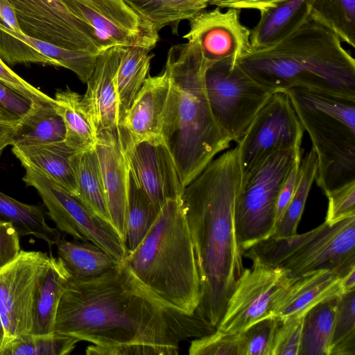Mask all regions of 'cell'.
<instances>
[{
  "instance_id": "obj_26",
  "label": "cell",
  "mask_w": 355,
  "mask_h": 355,
  "mask_svg": "<svg viewBox=\"0 0 355 355\" xmlns=\"http://www.w3.org/2000/svg\"><path fill=\"white\" fill-rule=\"evenodd\" d=\"M55 245L58 257L62 260L70 277L75 279L83 280L100 276L120 262L89 241H67L61 237Z\"/></svg>"
},
{
  "instance_id": "obj_48",
  "label": "cell",
  "mask_w": 355,
  "mask_h": 355,
  "mask_svg": "<svg viewBox=\"0 0 355 355\" xmlns=\"http://www.w3.org/2000/svg\"><path fill=\"white\" fill-rule=\"evenodd\" d=\"M285 0H207L209 4L222 8L251 9L259 12L273 8Z\"/></svg>"
},
{
  "instance_id": "obj_22",
  "label": "cell",
  "mask_w": 355,
  "mask_h": 355,
  "mask_svg": "<svg viewBox=\"0 0 355 355\" xmlns=\"http://www.w3.org/2000/svg\"><path fill=\"white\" fill-rule=\"evenodd\" d=\"M313 0H285L260 12V19L250 30L252 49L271 46L291 34L310 19Z\"/></svg>"
},
{
  "instance_id": "obj_6",
  "label": "cell",
  "mask_w": 355,
  "mask_h": 355,
  "mask_svg": "<svg viewBox=\"0 0 355 355\" xmlns=\"http://www.w3.org/2000/svg\"><path fill=\"white\" fill-rule=\"evenodd\" d=\"M284 92L312 142L325 195L355 181V100L303 88Z\"/></svg>"
},
{
  "instance_id": "obj_45",
  "label": "cell",
  "mask_w": 355,
  "mask_h": 355,
  "mask_svg": "<svg viewBox=\"0 0 355 355\" xmlns=\"http://www.w3.org/2000/svg\"><path fill=\"white\" fill-rule=\"evenodd\" d=\"M21 251L19 235L14 226L0 222V269L14 261Z\"/></svg>"
},
{
  "instance_id": "obj_2",
  "label": "cell",
  "mask_w": 355,
  "mask_h": 355,
  "mask_svg": "<svg viewBox=\"0 0 355 355\" xmlns=\"http://www.w3.org/2000/svg\"><path fill=\"white\" fill-rule=\"evenodd\" d=\"M243 175L236 145L213 159L182 196L200 282L196 313L215 329L244 269L234 224Z\"/></svg>"
},
{
  "instance_id": "obj_25",
  "label": "cell",
  "mask_w": 355,
  "mask_h": 355,
  "mask_svg": "<svg viewBox=\"0 0 355 355\" xmlns=\"http://www.w3.org/2000/svg\"><path fill=\"white\" fill-rule=\"evenodd\" d=\"M65 125L55 101L35 100L12 134L13 145L43 144L64 141Z\"/></svg>"
},
{
  "instance_id": "obj_7",
  "label": "cell",
  "mask_w": 355,
  "mask_h": 355,
  "mask_svg": "<svg viewBox=\"0 0 355 355\" xmlns=\"http://www.w3.org/2000/svg\"><path fill=\"white\" fill-rule=\"evenodd\" d=\"M243 255L281 268L288 278L327 269L343 279L355 268V215L332 224L324 221L306 233L268 238L248 248Z\"/></svg>"
},
{
  "instance_id": "obj_41",
  "label": "cell",
  "mask_w": 355,
  "mask_h": 355,
  "mask_svg": "<svg viewBox=\"0 0 355 355\" xmlns=\"http://www.w3.org/2000/svg\"><path fill=\"white\" fill-rule=\"evenodd\" d=\"M302 317H293L282 320L274 341L272 355H300Z\"/></svg>"
},
{
  "instance_id": "obj_31",
  "label": "cell",
  "mask_w": 355,
  "mask_h": 355,
  "mask_svg": "<svg viewBox=\"0 0 355 355\" xmlns=\"http://www.w3.org/2000/svg\"><path fill=\"white\" fill-rule=\"evenodd\" d=\"M337 298L324 300L305 313L300 355H330Z\"/></svg>"
},
{
  "instance_id": "obj_34",
  "label": "cell",
  "mask_w": 355,
  "mask_h": 355,
  "mask_svg": "<svg viewBox=\"0 0 355 355\" xmlns=\"http://www.w3.org/2000/svg\"><path fill=\"white\" fill-rule=\"evenodd\" d=\"M318 170L316 154L312 148L301 159L298 182L288 205L276 224L270 238L282 239L295 235L306 199L315 180Z\"/></svg>"
},
{
  "instance_id": "obj_35",
  "label": "cell",
  "mask_w": 355,
  "mask_h": 355,
  "mask_svg": "<svg viewBox=\"0 0 355 355\" xmlns=\"http://www.w3.org/2000/svg\"><path fill=\"white\" fill-rule=\"evenodd\" d=\"M310 19L331 30L342 42L355 47V0H313Z\"/></svg>"
},
{
  "instance_id": "obj_12",
  "label": "cell",
  "mask_w": 355,
  "mask_h": 355,
  "mask_svg": "<svg viewBox=\"0 0 355 355\" xmlns=\"http://www.w3.org/2000/svg\"><path fill=\"white\" fill-rule=\"evenodd\" d=\"M304 131L286 93L273 92L236 143L243 173L275 152L301 148Z\"/></svg>"
},
{
  "instance_id": "obj_33",
  "label": "cell",
  "mask_w": 355,
  "mask_h": 355,
  "mask_svg": "<svg viewBox=\"0 0 355 355\" xmlns=\"http://www.w3.org/2000/svg\"><path fill=\"white\" fill-rule=\"evenodd\" d=\"M159 211L148 196L139 187L128 166L126 231L124 239L127 254L132 252L143 240Z\"/></svg>"
},
{
  "instance_id": "obj_30",
  "label": "cell",
  "mask_w": 355,
  "mask_h": 355,
  "mask_svg": "<svg viewBox=\"0 0 355 355\" xmlns=\"http://www.w3.org/2000/svg\"><path fill=\"white\" fill-rule=\"evenodd\" d=\"M0 222L11 223L19 236H34L50 247L61 239L59 230L47 224L41 207L23 203L1 191Z\"/></svg>"
},
{
  "instance_id": "obj_24",
  "label": "cell",
  "mask_w": 355,
  "mask_h": 355,
  "mask_svg": "<svg viewBox=\"0 0 355 355\" xmlns=\"http://www.w3.org/2000/svg\"><path fill=\"white\" fill-rule=\"evenodd\" d=\"M69 279L62 260L50 256L36 291L32 326L28 334L45 336L54 333L58 304Z\"/></svg>"
},
{
  "instance_id": "obj_3",
  "label": "cell",
  "mask_w": 355,
  "mask_h": 355,
  "mask_svg": "<svg viewBox=\"0 0 355 355\" xmlns=\"http://www.w3.org/2000/svg\"><path fill=\"white\" fill-rule=\"evenodd\" d=\"M342 43L309 19L282 40L252 49L236 64L274 92L303 88L355 100V60Z\"/></svg>"
},
{
  "instance_id": "obj_14",
  "label": "cell",
  "mask_w": 355,
  "mask_h": 355,
  "mask_svg": "<svg viewBox=\"0 0 355 355\" xmlns=\"http://www.w3.org/2000/svg\"><path fill=\"white\" fill-rule=\"evenodd\" d=\"M74 15L90 25L105 49L139 46L152 50L158 31L123 0H62Z\"/></svg>"
},
{
  "instance_id": "obj_49",
  "label": "cell",
  "mask_w": 355,
  "mask_h": 355,
  "mask_svg": "<svg viewBox=\"0 0 355 355\" xmlns=\"http://www.w3.org/2000/svg\"><path fill=\"white\" fill-rule=\"evenodd\" d=\"M0 19L9 28L21 33L15 10L8 0H0Z\"/></svg>"
},
{
  "instance_id": "obj_29",
  "label": "cell",
  "mask_w": 355,
  "mask_h": 355,
  "mask_svg": "<svg viewBox=\"0 0 355 355\" xmlns=\"http://www.w3.org/2000/svg\"><path fill=\"white\" fill-rule=\"evenodd\" d=\"M150 49L139 46H125L116 73L119 101V123L132 105L149 75L153 55Z\"/></svg>"
},
{
  "instance_id": "obj_51",
  "label": "cell",
  "mask_w": 355,
  "mask_h": 355,
  "mask_svg": "<svg viewBox=\"0 0 355 355\" xmlns=\"http://www.w3.org/2000/svg\"><path fill=\"white\" fill-rule=\"evenodd\" d=\"M343 284L345 293L355 290V268L343 278Z\"/></svg>"
},
{
  "instance_id": "obj_4",
  "label": "cell",
  "mask_w": 355,
  "mask_h": 355,
  "mask_svg": "<svg viewBox=\"0 0 355 355\" xmlns=\"http://www.w3.org/2000/svg\"><path fill=\"white\" fill-rule=\"evenodd\" d=\"M207 69L191 44L169 49L164 70L171 88L160 135L174 159L184 188L232 141L211 110L205 83Z\"/></svg>"
},
{
  "instance_id": "obj_11",
  "label": "cell",
  "mask_w": 355,
  "mask_h": 355,
  "mask_svg": "<svg viewBox=\"0 0 355 355\" xmlns=\"http://www.w3.org/2000/svg\"><path fill=\"white\" fill-rule=\"evenodd\" d=\"M21 32L59 47L98 55L105 47L95 30L72 14L62 0H8Z\"/></svg>"
},
{
  "instance_id": "obj_21",
  "label": "cell",
  "mask_w": 355,
  "mask_h": 355,
  "mask_svg": "<svg viewBox=\"0 0 355 355\" xmlns=\"http://www.w3.org/2000/svg\"><path fill=\"white\" fill-rule=\"evenodd\" d=\"M98 155L112 223L123 241L126 231V205L128 164L119 143L118 132L97 135Z\"/></svg>"
},
{
  "instance_id": "obj_28",
  "label": "cell",
  "mask_w": 355,
  "mask_h": 355,
  "mask_svg": "<svg viewBox=\"0 0 355 355\" xmlns=\"http://www.w3.org/2000/svg\"><path fill=\"white\" fill-rule=\"evenodd\" d=\"M71 164L77 183L75 196L101 217L111 222L95 147L76 151L71 157Z\"/></svg>"
},
{
  "instance_id": "obj_17",
  "label": "cell",
  "mask_w": 355,
  "mask_h": 355,
  "mask_svg": "<svg viewBox=\"0 0 355 355\" xmlns=\"http://www.w3.org/2000/svg\"><path fill=\"white\" fill-rule=\"evenodd\" d=\"M123 153L138 184L159 210L166 200L182 197L184 188L162 137L137 142Z\"/></svg>"
},
{
  "instance_id": "obj_5",
  "label": "cell",
  "mask_w": 355,
  "mask_h": 355,
  "mask_svg": "<svg viewBox=\"0 0 355 355\" xmlns=\"http://www.w3.org/2000/svg\"><path fill=\"white\" fill-rule=\"evenodd\" d=\"M123 261L165 307L182 315L196 313L200 282L182 197L166 201L143 240Z\"/></svg>"
},
{
  "instance_id": "obj_50",
  "label": "cell",
  "mask_w": 355,
  "mask_h": 355,
  "mask_svg": "<svg viewBox=\"0 0 355 355\" xmlns=\"http://www.w3.org/2000/svg\"><path fill=\"white\" fill-rule=\"evenodd\" d=\"M0 119V156L3 150L12 144V134L17 122Z\"/></svg>"
},
{
  "instance_id": "obj_46",
  "label": "cell",
  "mask_w": 355,
  "mask_h": 355,
  "mask_svg": "<svg viewBox=\"0 0 355 355\" xmlns=\"http://www.w3.org/2000/svg\"><path fill=\"white\" fill-rule=\"evenodd\" d=\"M0 80L33 101L35 100L53 101V98L35 88L15 73L0 58Z\"/></svg>"
},
{
  "instance_id": "obj_8",
  "label": "cell",
  "mask_w": 355,
  "mask_h": 355,
  "mask_svg": "<svg viewBox=\"0 0 355 355\" xmlns=\"http://www.w3.org/2000/svg\"><path fill=\"white\" fill-rule=\"evenodd\" d=\"M302 154L301 148L279 150L243 173L234 206L236 234L243 254L273 234L280 189Z\"/></svg>"
},
{
  "instance_id": "obj_19",
  "label": "cell",
  "mask_w": 355,
  "mask_h": 355,
  "mask_svg": "<svg viewBox=\"0 0 355 355\" xmlns=\"http://www.w3.org/2000/svg\"><path fill=\"white\" fill-rule=\"evenodd\" d=\"M124 47L113 46L100 51L87 82V91L82 99L92 119L97 135L118 132L116 73Z\"/></svg>"
},
{
  "instance_id": "obj_16",
  "label": "cell",
  "mask_w": 355,
  "mask_h": 355,
  "mask_svg": "<svg viewBox=\"0 0 355 355\" xmlns=\"http://www.w3.org/2000/svg\"><path fill=\"white\" fill-rule=\"evenodd\" d=\"M241 10L216 7L202 10L191 18L189 31L183 36L199 52L208 69L231 60L234 64L252 49L250 30L240 19Z\"/></svg>"
},
{
  "instance_id": "obj_32",
  "label": "cell",
  "mask_w": 355,
  "mask_h": 355,
  "mask_svg": "<svg viewBox=\"0 0 355 355\" xmlns=\"http://www.w3.org/2000/svg\"><path fill=\"white\" fill-rule=\"evenodd\" d=\"M159 31L165 26L177 33L178 24L189 20L209 5L207 0H123Z\"/></svg>"
},
{
  "instance_id": "obj_36",
  "label": "cell",
  "mask_w": 355,
  "mask_h": 355,
  "mask_svg": "<svg viewBox=\"0 0 355 355\" xmlns=\"http://www.w3.org/2000/svg\"><path fill=\"white\" fill-rule=\"evenodd\" d=\"M6 27L11 35L52 59L59 67L72 71L83 83L87 82L94 70L97 55L87 51L63 49L15 32L6 26Z\"/></svg>"
},
{
  "instance_id": "obj_37",
  "label": "cell",
  "mask_w": 355,
  "mask_h": 355,
  "mask_svg": "<svg viewBox=\"0 0 355 355\" xmlns=\"http://www.w3.org/2000/svg\"><path fill=\"white\" fill-rule=\"evenodd\" d=\"M79 341L76 337L55 332L45 336L25 334L9 341L0 355H67Z\"/></svg>"
},
{
  "instance_id": "obj_18",
  "label": "cell",
  "mask_w": 355,
  "mask_h": 355,
  "mask_svg": "<svg viewBox=\"0 0 355 355\" xmlns=\"http://www.w3.org/2000/svg\"><path fill=\"white\" fill-rule=\"evenodd\" d=\"M171 83L167 72L148 76L132 105L118 125L123 152L141 141L161 137Z\"/></svg>"
},
{
  "instance_id": "obj_53",
  "label": "cell",
  "mask_w": 355,
  "mask_h": 355,
  "mask_svg": "<svg viewBox=\"0 0 355 355\" xmlns=\"http://www.w3.org/2000/svg\"><path fill=\"white\" fill-rule=\"evenodd\" d=\"M0 119L8 120V121H17L19 119H15L11 114L8 113L3 109L0 107Z\"/></svg>"
},
{
  "instance_id": "obj_10",
  "label": "cell",
  "mask_w": 355,
  "mask_h": 355,
  "mask_svg": "<svg viewBox=\"0 0 355 355\" xmlns=\"http://www.w3.org/2000/svg\"><path fill=\"white\" fill-rule=\"evenodd\" d=\"M205 83L216 121L232 141L236 143L274 92L254 80L231 60L209 67Z\"/></svg>"
},
{
  "instance_id": "obj_23",
  "label": "cell",
  "mask_w": 355,
  "mask_h": 355,
  "mask_svg": "<svg viewBox=\"0 0 355 355\" xmlns=\"http://www.w3.org/2000/svg\"><path fill=\"white\" fill-rule=\"evenodd\" d=\"M12 151L21 164L40 168L69 192L76 194L77 183L71 157L78 150L64 140L43 144L13 145Z\"/></svg>"
},
{
  "instance_id": "obj_9",
  "label": "cell",
  "mask_w": 355,
  "mask_h": 355,
  "mask_svg": "<svg viewBox=\"0 0 355 355\" xmlns=\"http://www.w3.org/2000/svg\"><path fill=\"white\" fill-rule=\"evenodd\" d=\"M21 165L26 171L22 180L37 191L59 231L75 240L98 245L119 261L125 259L124 241L110 221L101 217L40 168L28 164Z\"/></svg>"
},
{
  "instance_id": "obj_27",
  "label": "cell",
  "mask_w": 355,
  "mask_h": 355,
  "mask_svg": "<svg viewBox=\"0 0 355 355\" xmlns=\"http://www.w3.org/2000/svg\"><path fill=\"white\" fill-rule=\"evenodd\" d=\"M82 98L83 96L69 87L58 90L54 98L65 125L64 141L76 150L94 148L98 140L94 122Z\"/></svg>"
},
{
  "instance_id": "obj_15",
  "label": "cell",
  "mask_w": 355,
  "mask_h": 355,
  "mask_svg": "<svg viewBox=\"0 0 355 355\" xmlns=\"http://www.w3.org/2000/svg\"><path fill=\"white\" fill-rule=\"evenodd\" d=\"M250 259L252 266L244 268L238 279L217 329L239 333L259 320L273 315L272 300L286 278V272L257 259Z\"/></svg>"
},
{
  "instance_id": "obj_44",
  "label": "cell",
  "mask_w": 355,
  "mask_h": 355,
  "mask_svg": "<svg viewBox=\"0 0 355 355\" xmlns=\"http://www.w3.org/2000/svg\"><path fill=\"white\" fill-rule=\"evenodd\" d=\"M33 101L0 80V107L19 119L31 109Z\"/></svg>"
},
{
  "instance_id": "obj_42",
  "label": "cell",
  "mask_w": 355,
  "mask_h": 355,
  "mask_svg": "<svg viewBox=\"0 0 355 355\" xmlns=\"http://www.w3.org/2000/svg\"><path fill=\"white\" fill-rule=\"evenodd\" d=\"M326 196L329 200L326 223L332 224L355 215V181L336 189Z\"/></svg>"
},
{
  "instance_id": "obj_43",
  "label": "cell",
  "mask_w": 355,
  "mask_h": 355,
  "mask_svg": "<svg viewBox=\"0 0 355 355\" xmlns=\"http://www.w3.org/2000/svg\"><path fill=\"white\" fill-rule=\"evenodd\" d=\"M179 352L164 347L148 345L102 346L93 345L86 348L87 355H175Z\"/></svg>"
},
{
  "instance_id": "obj_39",
  "label": "cell",
  "mask_w": 355,
  "mask_h": 355,
  "mask_svg": "<svg viewBox=\"0 0 355 355\" xmlns=\"http://www.w3.org/2000/svg\"><path fill=\"white\" fill-rule=\"evenodd\" d=\"M282 322L276 316L270 315L241 331L243 355H272L275 336Z\"/></svg>"
},
{
  "instance_id": "obj_13",
  "label": "cell",
  "mask_w": 355,
  "mask_h": 355,
  "mask_svg": "<svg viewBox=\"0 0 355 355\" xmlns=\"http://www.w3.org/2000/svg\"><path fill=\"white\" fill-rule=\"evenodd\" d=\"M49 260L46 253L21 250L0 269V317L8 343L29 333L36 291Z\"/></svg>"
},
{
  "instance_id": "obj_47",
  "label": "cell",
  "mask_w": 355,
  "mask_h": 355,
  "mask_svg": "<svg viewBox=\"0 0 355 355\" xmlns=\"http://www.w3.org/2000/svg\"><path fill=\"white\" fill-rule=\"evenodd\" d=\"M301 159L302 158L296 160L280 189L276 205V224L284 214L295 191L299 179Z\"/></svg>"
},
{
  "instance_id": "obj_1",
  "label": "cell",
  "mask_w": 355,
  "mask_h": 355,
  "mask_svg": "<svg viewBox=\"0 0 355 355\" xmlns=\"http://www.w3.org/2000/svg\"><path fill=\"white\" fill-rule=\"evenodd\" d=\"M209 329L196 313L165 307L124 261L87 279H69L60 300L54 332L102 346L148 345L179 352L180 341Z\"/></svg>"
},
{
  "instance_id": "obj_38",
  "label": "cell",
  "mask_w": 355,
  "mask_h": 355,
  "mask_svg": "<svg viewBox=\"0 0 355 355\" xmlns=\"http://www.w3.org/2000/svg\"><path fill=\"white\" fill-rule=\"evenodd\" d=\"M355 354V290L338 297L330 355Z\"/></svg>"
},
{
  "instance_id": "obj_40",
  "label": "cell",
  "mask_w": 355,
  "mask_h": 355,
  "mask_svg": "<svg viewBox=\"0 0 355 355\" xmlns=\"http://www.w3.org/2000/svg\"><path fill=\"white\" fill-rule=\"evenodd\" d=\"M190 355H243L241 333H227L216 329L194 339L189 348Z\"/></svg>"
},
{
  "instance_id": "obj_52",
  "label": "cell",
  "mask_w": 355,
  "mask_h": 355,
  "mask_svg": "<svg viewBox=\"0 0 355 355\" xmlns=\"http://www.w3.org/2000/svg\"><path fill=\"white\" fill-rule=\"evenodd\" d=\"M8 343L6 331L0 317V352Z\"/></svg>"
},
{
  "instance_id": "obj_20",
  "label": "cell",
  "mask_w": 355,
  "mask_h": 355,
  "mask_svg": "<svg viewBox=\"0 0 355 355\" xmlns=\"http://www.w3.org/2000/svg\"><path fill=\"white\" fill-rule=\"evenodd\" d=\"M344 293L343 279L330 270H314L295 278L286 277L273 297L272 315L282 321L302 317L318 303Z\"/></svg>"
}]
</instances>
